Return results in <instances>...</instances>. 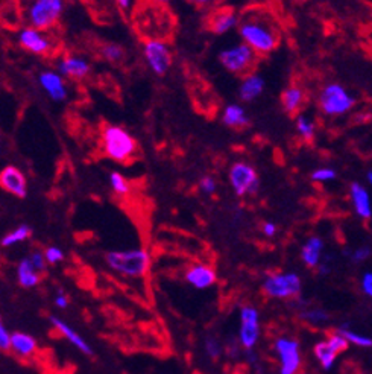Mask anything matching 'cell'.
<instances>
[{"instance_id":"obj_1","label":"cell","mask_w":372,"mask_h":374,"mask_svg":"<svg viewBox=\"0 0 372 374\" xmlns=\"http://www.w3.org/2000/svg\"><path fill=\"white\" fill-rule=\"evenodd\" d=\"M239 34L259 56L275 51L280 44V31L272 17L263 9H249L239 18Z\"/></svg>"},{"instance_id":"obj_2","label":"cell","mask_w":372,"mask_h":374,"mask_svg":"<svg viewBox=\"0 0 372 374\" xmlns=\"http://www.w3.org/2000/svg\"><path fill=\"white\" fill-rule=\"evenodd\" d=\"M105 263L117 274L130 279H139L149 270V254L143 248L128 251H110L105 254Z\"/></svg>"},{"instance_id":"obj_3","label":"cell","mask_w":372,"mask_h":374,"mask_svg":"<svg viewBox=\"0 0 372 374\" xmlns=\"http://www.w3.org/2000/svg\"><path fill=\"white\" fill-rule=\"evenodd\" d=\"M104 154L119 163L130 162L137 152L134 137L119 125H106L102 130Z\"/></svg>"},{"instance_id":"obj_4","label":"cell","mask_w":372,"mask_h":374,"mask_svg":"<svg viewBox=\"0 0 372 374\" xmlns=\"http://www.w3.org/2000/svg\"><path fill=\"white\" fill-rule=\"evenodd\" d=\"M261 288L269 298L292 300L299 297L302 282L297 272H275L263 280Z\"/></svg>"},{"instance_id":"obj_5","label":"cell","mask_w":372,"mask_h":374,"mask_svg":"<svg viewBox=\"0 0 372 374\" xmlns=\"http://www.w3.org/2000/svg\"><path fill=\"white\" fill-rule=\"evenodd\" d=\"M273 354H275L278 362V373L280 374H299L302 370V353L301 344L298 339L292 337L275 338L272 344Z\"/></svg>"},{"instance_id":"obj_6","label":"cell","mask_w":372,"mask_h":374,"mask_svg":"<svg viewBox=\"0 0 372 374\" xmlns=\"http://www.w3.org/2000/svg\"><path fill=\"white\" fill-rule=\"evenodd\" d=\"M219 61L228 72L247 76L254 73L252 71L259 61V55L248 44L240 43L237 46L223 49L219 54Z\"/></svg>"},{"instance_id":"obj_7","label":"cell","mask_w":372,"mask_h":374,"mask_svg":"<svg viewBox=\"0 0 372 374\" xmlns=\"http://www.w3.org/2000/svg\"><path fill=\"white\" fill-rule=\"evenodd\" d=\"M354 96L347 92V88L340 84L331 83L321 90L319 107L327 116H342L348 113L354 107Z\"/></svg>"},{"instance_id":"obj_8","label":"cell","mask_w":372,"mask_h":374,"mask_svg":"<svg viewBox=\"0 0 372 374\" xmlns=\"http://www.w3.org/2000/svg\"><path fill=\"white\" fill-rule=\"evenodd\" d=\"M63 11L64 4L61 0H37L27 9V20L32 28L44 32L56 25Z\"/></svg>"},{"instance_id":"obj_9","label":"cell","mask_w":372,"mask_h":374,"mask_svg":"<svg viewBox=\"0 0 372 374\" xmlns=\"http://www.w3.org/2000/svg\"><path fill=\"white\" fill-rule=\"evenodd\" d=\"M260 312L252 304H244L240 309V327L237 341L244 351L254 350L260 341Z\"/></svg>"},{"instance_id":"obj_10","label":"cell","mask_w":372,"mask_h":374,"mask_svg":"<svg viewBox=\"0 0 372 374\" xmlns=\"http://www.w3.org/2000/svg\"><path fill=\"white\" fill-rule=\"evenodd\" d=\"M230 184L232 187L234 193L237 196H244V195H257L260 191V180L256 169L248 163L237 162L230 167L228 172Z\"/></svg>"},{"instance_id":"obj_11","label":"cell","mask_w":372,"mask_h":374,"mask_svg":"<svg viewBox=\"0 0 372 374\" xmlns=\"http://www.w3.org/2000/svg\"><path fill=\"white\" fill-rule=\"evenodd\" d=\"M143 56L146 64L156 76H164L172 67V52L163 40H146Z\"/></svg>"},{"instance_id":"obj_12","label":"cell","mask_w":372,"mask_h":374,"mask_svg":"<svg viewBox=\"0 0 372 374\" xmlns=\"http://www.w3.org/2000/svg\"><path fill=\"white\" fill-rule=\"evenodd\" d=\"M17 42L25 51L31 52L34 55H47L54 51L52 38L32 26L23 28L17 35Z\"/></svg>"},{"instance_id":"obj_13","label":"cell","mask_w":372,"mask_h":374,"mask_svg":"<svg viewBox=\"0 0 372 374\" xmlns=\"http://www.w3.org/2000/svg\"><path fill=\"white\" fill-rule=\"evenodd\" d=\"M49 321H51L52 327L61 334V337L64 339H67L68 344H72V346L78 350L81 351L82 354H85V356H90V354H93V349L90 344L87 342V339L82 337V334L80 332H76L70 324L66 322L63 318L60 317H55V315H51L49 317Z\"/></svg>"},{"instance_id":"obj_14","label":"cell","mask_w":372,"mask_h":374,"mask_svg":"<svg viewBox=\"0 0 372 374\" xmlns=\"http://www.w3.org/2000/svg\"><path fill=\"white\" fill-rule=\"evenodd\" d=\"M184 280L187 282L192 288L194 289H209L211 288L218 280V274L214 271V268L209 267V265L204 263H197L192 265L184 272Z\"/></svg>"},{"instance_id":"obj_15","label":"cell","mask_w":372,"mask_h":374,"mask_svg":"<svg viewBox=\"0 0 372 374\" xmlns=\"http://www.w3.org/2000/svg\"><path fill=\"white\" fill-rule=\"evenodd\" d=\"M0 186L4 191L17 196V198H26L27 183L23 172L16 166L4 167L0 172Z\"/></svg>"},{"instance_id":"obj_16","label":"cell","mask_w":372,"mask_h":374,"mask_svg":"<svg viewBox=\"0 0 372 374\" xmlns=\"http://www.w3.org/2000/svg\"><path fill=\"white\" fill-rule=\"evenodd\" d=\"M38 83H40L44 93L55 102H63L67 99L68 92L64 84L63 75L54 71H44L38 75Z\"/></svg>"},{"instance_id":"obj_17","label":"cell","mask_w":372,"mask_h":374,"mask_svg":"<svg viewBox=\"0 0 372 374\" xmlns=\"http://www.w3.org/2000/svg\"><path fill=\"white\" fill-rule=\"evenodd\" d=\"M58 73L70 80H84L92 72V66L85 58L78 55H66L56 64Z\"/></svg>"},{"instance_id":"obj_18","label":"cell","mask_w":372,"mask_h":374,"mask_svg":"<svg viewBox=\"0 0 372 374\" xmlns=\"http://www.w3.org/2000/svg\"><path fill=\"white\" fill-rule=\"evenodd\" d=\"M234 26H239V18L231 8H219L213 11L207 18L209 31L216 35L230 32Z\"/></svg>"},{"instance_id":"obj_19","label":"cell","mask_w":372,"mask_h":374,"mask_svg":"<svg viewBox=\"0 0 372 374\" xmlns=\"http://www.w3.org/2000/svg\"><path fill=\"white\" fill-rule=\"evenodd\" d=\"M11 351L16 358L22 361L32 359L38 351L37 339L26 332H14L11 338Z\"/></svg>"},{"instance_id":"obj_20","label":"cell","mask_w":372,"mask_h":374,"mask_svg":"<svg viewBox=\"0 0 372 374\" xmlns=\"http://www.w3.org/2000/svg\"><path fill=\"white\" fill-rule=\"evenodd\" d=\"M349 198L352 207L361 219H369L372 216V205L369 192L360 183H352L349 186Z\"/></svg>"},{"instance_id":"obj_21","label":"cell","mask_w":372,"mask_h":374,"mask_svg":"<svg viewBox=\"0 0 372 374\" xmlns=\"http://www.w3.org/2000/svg\"><path fill=\"white\" fill-rule=\"evenodd\" d=\"M264 92V80L259 73L243 76L239 87V97L243 102H252Z\"/></svg>"},{"instance_id":"obj_22","label":"cell","mask_w":372,"mask_h":374,"mask_svg":"<svg viewBox=\"0 0 372 374\" xmlns=\"http://www.w3.org/2000/svg\"><path fill=\"white\" fill-rule=\"evenodd\" d=\"M42 272H38L29 258H23L17 265V282L25 289H32L42 282Z\"/></svg>"},{"instance_id":"obj_23","label":"cell","mask_w":372,"mask_h":374,"mask_svg":"<svg viewBox=\"0 0 372 374\" xmlns=\"http://www.w3.org/2000/svg\"><path fill=\"white\" fill-rule=\"evenodd\" d=\"M322 250H324V241L319 236H311L301 248V259L309 268H318L322 262Z\"/></svg>"},{"instance_id":"obj_24","label":"cell","mask_w":372,"mask_h":374,"mask_svg":"<svg viewBox=\"0 0 372 374\" xmlns=\"http://www.w3.org/2000/svg\"><path fill=\"white\" fill-rule=\"evenodd\" d=\"M313 354H315L321 368L330 371L333 367H335V362L340 353L333 347V344L326 338L324 341H319L315 344V347H313Z\"/></svg>"},{"instance_id":"obj_25","label":"cell","mask_w":372,"mask_h":374,"mask_svg":"<svg viewBox=\"0 0 372 374\" xmlns=\"http://www.w3.org/2000/svg\"><path fill=\"white\" fill-rule=\"evenodd\" d=\"M302 102H304V92L297 85L286 88L281 95L283 110H285L287 114H297L301 110Z\"/></svg>"},{"instance_id":"obj_26","label":"cell","mask_w":372,"mask_h":374,"mask_svg":"<svg viewBox=\"0 0 372 374\" xmlns=\"http://www.w3.org/2000/svg\"><path fill=\"white\" fill-rule=\"evenodd\" d=\"M222 122L230 128H244L249 125V117L243 107H240L239 104H231L225 107Z\"/></svg>"},{"instance_id":"obj_27","label":"cell","mask_w":372,"mask_h":374,"mask_svg":"<svg viewBox=\"0 0 372 374\" xmlns=\"http://www.w3.org/2000/svg\"><path fill=\"white\" fill-rule=\"evenodd\" d=\"M99 54L105 61H108L111 64H122L126 58L125 49L120 44L116 43H102Z\"/></svg>"},{"instance_id":"obj_28","label":"cell","mask_w":372,"mask_h":374,"mask_svg":"<svg viewBox=\"0 0 372 374\" xmlns=\"http://www.w3.org/2000/svg\"><path fill=\"white\" fill-rule=\"evenodd\" d=\"M31 234H32L31 227H27V225L23 224V225H20V227H17L16 230L5 234L2 242H0V243H2L4 248H9V247H13V245H16V243H20V242L29 239V238H31Z\"/></svg>"},{"instance_id":"obj_29","label":"cell","mask_w":372,"mask_h":374,"mask_svg":"<svg viewBox=\"0 0 372 374\" xmlns=\"http://www.w3.org/2000/svg\"><path fill=\"white\" fill-rule=\"evenodd\" d=\"M299 318L302 321H306L311 326H321V324H324L328 321V313L324 309H302L299 312Z\"/></svg>"},{"instance_id":"obj_30","label":"cell","mask_w":372,"mask_h":374,"mask_svg":"<svg viewBox=\"0 0 372 374\" xmlns=\"http://www.w3.org/2000/svg\"><path fill=\"white\" fill-rule=\"evenodd\" d=\"M297 131L302 137V139L310 142V140H313V137H315L316 126H315V123H313L311 119H309L307 116L299 114L297 117Z\"/></svg>"},{"instance_id":"obj_31","label":"cell","mask_w":372,"mask_h":374,"mask_svg":"<svg viewBox=\"0 0 372 374\" xmlns=\"http://www.w3.org/2000/svg\"><path fill=\"white\" fill-rule=\"evenodd\" d=\"M202 349H204V353L207 354V358L216 361L222 356L223 353V344L216 338V337H207L204 339L202 342Z\"/></svg>"},{"instance_id":"obj_32","label":"cell","mask_w":372,"mask_h":374,"mask_svg":"<svg viewBox=\"0 0 372 374\" xmlns=\"http://www.w3.org/2000/svg\"><path fill=\"white\" fill-rule=\"evenodd\" d=\"M337 332L344 337L349 344H354V346H359V347H372V339L369 337H365V334H360V333H356L352 332L351 329L348 327H340L337 329Z\"/></svg>"},{"instance_id":"obj_33","label":"cell","mask_w":372,"mask_h":374,"mask_svg":"<svg viewBox=\"0 0 372 374\" xmlns=\"http://www.w3.org/2000/svg\"><path fill=\"white\" fill-rule=\"evenodd\" d=\"M110 184H111V189L120 196H125L130 193V184L128 181L125 180V176L119 172H111L110 174Z\"/></svg>"},{"instance_id":"obj_34","label":"cell","mask_w":372,"mask_h":374,"mask_svg":"<svg viewBox=\"0 0 372 374\" xmlns=\"http://www.w3.org/2000/svg\"><path fill=\"white\" fill-rule=\"evenodd\" d=\"M336 176V171L331 169V167H319V169L311 172V180L316 183H328L335 180Z\"/></svg>"},{"instance_id":"obj_35","label":"cell","mask_w":372,"mask_h":374,"mask_svg":"<svg viewBox=\"0 0 372 374\" xmlns=\"http://www.w3.org/2000/svg\"><path fill=\"white\" fill-rule=\"evenodd\" d=\"M344 254H347L348 258L352 260V262H356V263H360V262H365L371 258V254H372V250L369 247H359L356 248L354 251H344Z\"/></svg>"},{"instance_id":"obj_36","label":"cell","mask_w":372,"mask_h":374,"mask_svg":"<svg viewBox=\"0 0 372 374\" xmlns=\"http://www.w3.org/2000/svg\"><path fill=\"white\" fill-rule=\"evenodd\" d=\"M44 258L49 265H56L64 260V254L58 247H49L44 251Z\"/></svg>"},{"instance_id":"obj_37","label":"cell","mask_w":372,"mask_h":374,"mask_svg":"<svg viewBox=\"0 0 372 374\" xmlns=\"http://www.w3.org/2000/svg\"><path fill=\"white\" fill-rule=\"evenodd\" d=\"M29 259H31L34 268L38 271V272H44L46 268H47V262H46V258H44V253L42 251H32L31 255H29Z\"/></svg>"},{"instance_id":"obj_38","label":"cell","mask_w":372,"mask_h":374,"mask_svg":"<svg viewBox=\"0 0 372 374\" xmlns=\"http://www.w3.org/2000/svg\"><path fill=\"white\" fill-rule=\"evenodd\" d=\"M11 338L13 333L5 327V324H0V350L4 353L11 350Z\"/></svg>"},{"instance_id":"obj_39","label":"cell","mask_w":372,"mask_h":374,"mask_svg":"<svg viewBox=\"0 0 372 374\" xmlns=\"http://www.w3.org/2000/svg\"><path fill=\"white\" fill-rule=\"evenodd\" d=\"M199 189L207 195L214 193V191H216V180H214L213 176H204L199 183Z\"/></svg>"},{"instance_id":"obj_40","label":"cell","mask_w":372,"mask_h":374,"mask_svg":"<svg viewBox=\"0 0 372 374\" xmlns=\"http://www.w3.org/2000/svg\"><path fill=\"white\" fill-rule=\"evenodd\" d=\"M361 291L372 298V271L366 272L364 277H361Z\"/></svg>"},{"instance_id":"obj_41","label":"cell","mask_w":372,"mask_h":374,"mask_svg":"<svg viewBox=\"0 0 372 374\" xmlns=\"http://www.w3.org/2000/svg\"><path fill=\"white\" fill-rule=\"evenodd\" d=\"M54 303L58 309H66L68 306V297L63 291H58V294L55 295V298H54Z\"/></svg>"},{"instance_id":"obj_42","label":"cell","mask_w":372,"mask_h":374,"mask_svg":"<svg viewBox=\"0 0 372 374\" xmlns=\"http://www.w3.org/2000/svg\"><path fill=\"white\" fill-rule=\"evenodd\" d=\"M261 231L264 236H268V238H272V236H275L277 233V225L273 222H264L261 225Z\"/></svg>"},{"instance_id":"obj_43","label":"cell","mask_w":372,"mask_h":374,"mask_svg":"<svg viewBox=\"0 0 372 374\" xmlns=\"http://www.w3.org/2000/svg\"><path fill=\"white\" fill-rule=\"evenodd\" d=\"M328 259H330V258H327V255H326V259L319 263V267H318V272H319V274L326 275V274L330 272V260H328Z\"/></svg>"},{"instance_id":"obj_44","label":"cell","mask_w":372,"mask_h":374,"mask_svg":"<svg viewBox=\"0 0 372 374\" xmlns=\"http://www.w3.org/2000/svg\"><path fill=\"white\" fill-rule=\"evenodd\" d=\"M117 6H119L120 9H128L131 6V2L130 0H119V2H117Z\"/></svg>"},{"instance_id":"obj_45","label":"cell","mask_w":372,"mask_h":374,"mask_svg":"<svg viewBox=\"0 0 372 374\" xmlns=\"http://www.w3.org/2000/svg\"><path fill=\"white\" fill-rule=\"evenodd\" d=\"M254 373H256V374H264L260 366H257V367H254Z\"/></svg>"},{"instance_id":"obj_46","label":"cell","mask_w":372,"mask_h":374,"mask_svg":"<svg viewBox=\"0 0 372 374\" xmlns=\"http://www.w3.org/2000/svg\"><path fill=\"white\" fill-rule=\"evenodd\" d=\"M366 179H368V181L372 184V171H369L368 172V175H366Z\"/></svg>"},{"instance_id":"obj_47","label":"cell","mask_w":372,"mask_h":374,"mask_svg":"<svg viewBox=\"0 0 372 374\" xmlns=\"http://www.w3.org/2000/svg\"><path fill=\"white\" fill-rule=\"evenodd\" d=\"M61 374H70V373H61Z\"/></svg>"}]
</instances>
